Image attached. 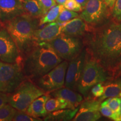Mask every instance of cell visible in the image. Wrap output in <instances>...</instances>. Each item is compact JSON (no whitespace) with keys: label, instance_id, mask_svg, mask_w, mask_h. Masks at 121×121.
I'll return each mask as SVG.
<instances>
[{"label":"cell","instance_id":"8d00e7d4","mask_svg":"<svg viewBox=\"0 0 121 121\" xmlns=\"http://www.w3.org/2000/svg\"><path fill=\"white\" fill-rule=\"evenodd\" d=\"M119 98H120V106H119V112H118V115H119V119H120V121H121V96Z\"/></svg>","mask_w":121,"mask_h":121},{"label":"cell","instance_id":"484cf974","mask_svg":"<svg viewBox=\"0 0 121 121\" xmlns=\"http://www.w3.org/2000/svg\"><path fill=\"white\" fill-rule=\"evenodd\" d=\"M99 111L101 114L106 117L109 118L115 121H120L118 114L113 112L108 105L100 106L99 108Z\"/></svg>","mask_w":121,"mask_h":121},{"label":"cell","instance_id":"83f0119b","mask_svg":"<svg viewBox=\"0 0 121 121\" xmlns=\"http://www.w3.org/2000/svg\"><path fill=\"white\" fill-rule=\"evenodd\" d=\"M112 15L115 21L121 22V0H116L112 10Z\"/></svg>","mask_w":121,"mask_h":121},{"label":"cell","instance_id":"603a6c76","mask_svg":"<svg viewBox=\"0 0 121 121\" xmlns=\"http://www.w3.org/2000/svg\"><path fill=\"white\" fill-rule=\"evenodd\" d=\"M17 109L9 103L0 108V121H11L16 114Z\"/></svg>","mask_w":121,"mask_h":121},{"label":"cell","instance_id":"8fae6325","mask_svg":"<svg viewBox=\"0 0 121 121\" xmlns=\"http://www.w3.org/2000/svg\"><path fill=\"white\" fill-rule=\"evenodd\" d=\"M87 54L86 49L85 47L78 56L69 61L65 77V87L77 91Z\"/></svg>","mask_w":121,"mask_h":121},{"label":"cell","instance_id":"4316f807","mask_svg":"<svg viewBox=\"0 0 121 121\" xmlns=\"http://www.w3.org/2000/svg\"><path fill=\"white\" fill-rule=\"evenodd\" d=\"M65 9L75 12L82 11L83 9L79 3L76 0H67L63 4Z\"/></svg>","mask_w":121,"mask_h":121},{"label":"cell","instance_id":"44dd1931","mask_svg":"<svg viewBox=\"0 0 121 121\" xmlns=\"http://www.w3.org/2000/svg\"><path fill=\"white\" fill-rule=\"evenodd\" d=\"M72 108L69 103L61 98H50L45 104V109L48 113L62 109Z\"/></svg>","mask_w":121,"mask_h":121},{"label":"cell","instance_id":"4fadbf2b","mask_svg":"<svg viewBox=\"0 0 121 121\" xmlns=\"http://www.w3.org/2000/svg\"><path fill=\"white\" fill-rule=\"evenodd\" d=\"M93 29L89 26L84 20L80 17H77L62 24L60 34L70 37L83 38Z\"/></svg>","mask_w":121,"mask_h":121},{"label":"cell","instance_id":"5b68a950","mask_svg":"<svg viewBox=\"0 0 121 121\" xmlns=\"http://www.w3.org/2000/svg\"><path fill=\"white\" fill-rule=\"evenodd\" d=\"M46 93L32 80L26 78L13 93L9 103L18 110L26 112L35 99Z\"/></svg>","mask_w":121,"mask_h":121},{"label":"cell","instance_id":"7c38bea8","mask_svg":"<svg viewBox=\"0 0 121 121\" xmlns=\"http://www.w3.org/2000/svg\"><path fill=\"white\" fill-rule=\"evenodd\" d=\"M86 98L80 105L78 112L72 121H95L102 117L99 111L101 102L94 98Z\"/></svg>","mask_w":121,"mask_h":121},{"label":"cell","instance_id":"ac0fdd59","mask_svg":"<svg viewBox=\"0 0 121 121\" xmlns=\"http://www.w3.org/2000/svg\"><path fill=\"white\" fill-rule=\"evenodd\" d=\"M104 91L102 96L98 100L102 102L108 98L121 97V76L112 78L104 83Z\"/></svg>","mask_w":121,"mask_h":121},{"label":"cell","instance_id":"f1b7e54d","mask_svg":"<svg viewBox=\"0 0 121 121\" xmlns=\"http://www.w3.org/2000/svg\"><path fill=\"white\" fill-rule=\"evenodd\" d=\"M90 93L95 98H99L102 96L104 91V85L103 83H98L95 85L90 89Z\"/></svg>","mask_w":121,"mask_h":121},{"label":"cell","instance_id":"cb8c5ba5","mask_svg":"<svg viewBox=\"0 0 121 121\" xmlns=\"http://www.w3.org/2000/svg\"><path fill=\"white\" fill-rule=\"evenodd\" d=\"M78 16L79 15L77 12L70 11L63 7L59 14L58 17L56 20V22L62 24L63 22H67Z\"/></svg>","mask_w":121,"mask_h":121},{"label":"cell","instance_id":"7402d4cb","mask_svg":"<svg viewBox=\"0 0 121 121\" xmlns=\"http://www.w3.org/2000/svg\"><path fill=\"white\" fill-rule=\"evenodd\" d=\"M64 6L62 4H56L39 19V25L56 22L59 14Z\"/></svg>","mask_w":121,"mask_h":121},{"label":"cell","instance_id":"836d02e7","mask_svg":"<svg viewBox=\"0 0 121 121\" xmlns=\"http://www.w3.org/2000/svg\"><path fill=\"white\" fill-rule=\"evenodd\" d=\"M117 74H118L119 76L121 75V62L119 64L118 66L116 71L114 72V75H117Z\"/></svg>","mask_w":121,"mask_h":121},{"label":"cell","instance_id":"9c48e42d","mask_svg":"<svg viewBox=\"0 0 121 121\" xmlns=\"http://www.w3.org/2000/svg\"><path fill=\"white\" fill-rule=\"evenodd\" d=\"M69 61L63 60L60 64L34 82L46 93L65 86V77Z\"/></svg>","mask_w":121,"mask_h":121},{"label":"cell","instance_id":"7a4b0ae2","mask_svg":"<svg viewBox=\"0 0 121 121\" xmlns=\"http://www.w3.org/2000/svg\"><path fill=\"white\" fill-rule=\"evenodd\" d=\"M63 61L48 43L35 44L22 57V69L27 78L34 81Z\"/></svg>","mask_w":121,"mask_h":121},{"label":"cell","instance_id":"52a82bcc","mask_svg":"<svg viewBox=\"0 0 121 121\" xmlns=\"http://www.w3.org/2000/svg\"><path fill=\"white\" fill-rule=\"evenodd\" d=\"M48 43L63 60L69 62L78 56L85 47L82 38L70 37L63 34Z\"/></svg>","mask_w":121,"mask_h":121},{"label":"cell","instance_id":"d6a6232c","mask_svg":"<svg viewBox=\"0 0 121 121\" xmlns=\"http://www.w3.org/2000/svg\"><path fill=\"white\" fill-rule=\"evenodd\" d=\"M104 2H105L106 5L107 7L110 9V10H112L113 7L114 6L115 2H116V0H103Z\"/></svg>","mask_w":121,"mask_h":121},{"label":"cell","instance_id":"74e56055","mask_svg":"<svg viewBox=\"0 0 121 121\" xmlns=\"http://www.w3.org/2000/svg\"><path fill=\"white\" fill-rule=\"evenodd\" d=\"M1 27H2V25H1V24H0V29H1Z\"/></svg>","mask_w":121,"mask_h":121},{"label":"cell","instance_id":"277c9868","mask_svg":"<svg viewBox=\"0 0 121 121\" xmlns=\"http://www.w3.org/2000/svg\"><path fill=\"white\" fill-rule=\"evenodd\" d=\"M113 75V72L104 68L87 53L77 91L84 97H88L90 89L93 86L98 83L104 84L112 79Z\"/></svg>","mask_w":121,"mask_h":121},{"label":"cell","instance_id":"8992f818","mask_svg":"<svg viewBox=\"0 0 121 121\" xmlns=\"http://www.w3.org/2000/svg\"><path fill=\"white\" fill-rule=\"evenodd\" d=\"M21 62L6 63L0 60V91L13 93L26 79Z\"/></svg>","mask_w":121,"mask_h":121},{"label":"cell","instance_id":"4dcf8cb0","mask_svg":"<svg viewBox=\"0 0 121 121\" xmlns=\"http://www.w3.org/2000/svg\"><path fill=\"white\" fill-rule=\"evenodd\" d=\"M109 108L114 112L115 113L118 114L119 106H120V98L119 97H113L111 98L108 105ZM119 116V115H118Z\"/></svg>","mask_w":121,"mask_h":121},{"label":"cell","instance_id":"3957f363","mask_svg":"<svg viewBox=\"0 0 121 121\" xmlns=\"http://www.w3.org/2000/svg\"><path fill=\"white\" fill-rule=\"evenodd\" d=\"M2 26L14 40L22 58L35 45L33 35L40 26L39 19L24 13L7 21Z\"/></svg>","mask_w":121,"mask_h":121},{"label":"cell","instance_id":"d6986e66","mask_svg":"<svg viewBox=\"0 0 121 121\" xmlns=\"http://www.w3.org/2000/svg\"><path fill=\"white\" fill-rule=\"evenodd\" d=\"M79 107L74 109H62L48 113L43 121H71L78 112Z\"/></svg>","mask_w":121,"mask_h":121},{"label":"cell","instance_id":"5bb4252c","mask_svg":"<svg viewBox=\"0 0 121 121\" xmlns=\"http://www.w3.org/2000/svg\"><path fill=\"white\" fill-rule=\"evenodd\" d=\"M21 0H0V24L24 14Z\"/></svg>","mask_w":121,"mask_h":121},{"label":"cell","instance_id":"1f68e13d","mask_svg":"<svg viewBox=\"0 0 121 121\" xmlns=\"http://www.w3.org/2000/svg\"><path fill=\"white\" fill-rule=\"evenodd\" d=\"M10 94H7L0 91V108L6 104L9 103Z\"/></svg>","mask_w":121,"mask_h":121},{"label":"cell","instance_id":"f546056e","mask_svg":"<svg viewBox=\"0 0 121 121\" xmlns=\"http://www.w3.org/2000/svg\"><path fill=\"white\" fill-rule=\"evenodd\" d=\"M38 1L41 6L44 15L52 7L57 4L55 2V0H38Z\"/></svg>","mask_w":121,"mask_h":121},{"label":"cell","instance_id":"e0dca14e","mask_svg":"<svg viewBox=\"0 0 121 121\" xmlns=\"http://www.w3.org/2000/svg\"><path fill=\"white\" fill-rule=\"evenodd\" d=\"M51 97L49 93L39 96L30 104L26 110L29 115L37 118H44L48 114L45 109V104L47 101Z\"/></svg>","mask_w":121,"mask_h":121},{"label":"cell","instance_id":"ba28073f","mask_svg":"<svg viewBox=\"0 0 121 121\" xmlns=\"http://www.w3.org/2000/svg\"><path fill=\"white\" fill-rule=\"evenodd\" d=\"M111 10L103 0H88L79 17L93 28L108 22Z\"/></svg>","mask_w":121,"mask_h":121},{"label":"cell","instance_id":"d590c367","mask_svg":"<svg viewBox=\"0 0 121 121\" xmlns=\"http://www.w3.org/2000/svg\"><path fill=\"white\" fill-rule=\"evenodd\" d=\"M66 1L67 0H55V2L57 4H62L63 5Z\"/></svg>","mask_w":121,"mask_h":121},{"label":"cell","instance_id":"d4e9b609","mask_svg":"<svg viewBox=\"0 0 121 121\" xmlns=\"http://www.w3.org/2000/svg\"><path fill=\"white\" fill-rule=\"evenodd\" d=\"M13 121H43L40 118L33 117L29 115L26 112L17 110L16 114L13 118Z\"/></svg>","mask_w":121,"mask_h":121},{"label":"cell","instance_id":"ffe728a7","mask_svg":"<svg viewBox=\"0 0 121 121\" xmlns=\"http://www.w3.org/2000/svg\"><path fill=\"white\" fill-rule=\"evenodd\" d=\"M21 2L25 14L39 19L44 15L38 0H21Z\"/></svg>","mask_w":121,"mask_h":121},{"label":"cell","instance_id":"2e32d148","mask_svg":"<svg viewBox=\"0 0 121 121\" xmlns=\"http://www.w3.org/2000/svg\"><path fill=\"white\" fill-rule=\"evenodd\" d=\"M49 94L53 97L61 98L65 99L69 103L72 108H76L79 107L84 99L81 94L76 90L66 87H63L51 92Z\"/></svg>","mask_w":121,"mask_h":121},{"label":"cell","instance_id":"30bf717a","mask_svg":"<svg viewBox=\"0 0 121 121\" xmlns=\"http://www.w3.org/2000/svg\"><path fill=\"white\" fill-rule=\"evenodd\" d=\"M22 58L14 40L5 28L0 29V60L6 63L21 62Z\"/></svg>","mask_w":121,"mask_h":121},{"label":"cell","instance_id":"e575fe53","mask_svg":"<svg viewBox=\"0 0 121 121\" xmlns=\"http://www.w3.org/2000/svg\"><path fill=\"white\" fill-rule=\"evenodd\" d=\"M76 1L78 3H79V4H81V6H82V9H84L86 4L87 1H88V0H76Z\"/></svg>","mask_w":121,"mask_h":121},{"label":"cell","instance_id":"6da1fadb","mask_svg":"<svg viewBox=\"0 0 121 121\" xmlns=\"http://www.w3.org/2000/svg\"><path fill=\"white\" fill-rule=\"evenodd\" d=\"M83 39L88 54L115 72L121 62V22H107L94 28Z\"/></svg>","mask_w":121,"mask_h":121},{"label":"cell","instance_id":"9a60e30c","mask_svg":"<svg viewBox=\"0 0 121 121\" xmlns=\"http://www.w3.org/2000/svg\"><path fill=\"white\" fill-rule=\"evenodd\" d=\"M61 25L57 22H51L42 29L34 31L33 40L35 44L48 43L58 37L61 33Z\"/></svg>","mask_w":121,"mask_h":121}]
</instances>
